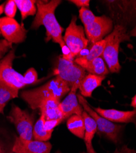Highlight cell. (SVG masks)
I'll return each instance as SVG.
<instances>
[{
	"label": "cell",
	"mask_w": 136,
	"mask_h": 153,
	"mask_svg": "<svg viewBox=\"0 0 136 153\" xmlns=\"http://www.w3.org/2000/svg\"><path fill=\"white\" fill-rule=\"evenodd\" d=\"M61 2L60 0L36 1L38 10L31 25L33 29H37L44 25L46 29V41L52 39L53 42L58 44L61 48L66 45L62 35L64 29L57 21L55 11Z\"/></svg>",
	"instance_id": "6da1fadb"
},
{
	"label": "cell",
	"mask_w": 136,
	"mask_h": 153,
	"mask_svg": "<svg viewBox=\"0 0 136 153\" xmlns=\"http://www.w3.org/2000/svg\"><path fill=\"white\" fill-rule=\"evenodd\" d=\"M71 90L68 85L58 76L44 85L21 93L22 99L33 110L39 109L41 105L50 99L61 100Z\"/></svg>",
	"instance_id": "7a4b0ae2"
},
{
	"label": "cell",
	"mask_w": 136,
	"mask_h": 153,
	"mask_svg": "<svg viewBox=\"0 0 136 153\" xmlns=\"http://www.w3.org/2000/svg\"><path fill=\"white\" fill-rule=\"evenodd\" d=\"M105 40L106 45L102 57L110 72L119 73L121 70L118 59L120 44L131 41L128 30L125 27L115 25L113 31L105 37Z\"/></svg>",
	"instance_id": "3957f363"
},
{
	"label": "cell",
	"mask_w": 136,
	"mask_h": 153,
	"mask_svg": "<svg viewBox=\"0 0 136 153\" xmlns=\"http://www.w3.org/2000/svg\"><path fill=\"white\" fill-rule=\"evenodd\" d=\"M109 11V17L114 26L126 28L136 25V0H107L103 1Z\"/></svg>",
	"instance_id": "277c9868"
},
{
	"label": "cell",
	"mask_w": 136,
	"mask_h": 153,
	"mask_svg": "<svg viewBox=\"0 0 136 153\" xmlns=\"http://www.w3.org/2000/svg\"><path fill=\"white\" fill-rule=\"evenodd\" d=\"M77 98L83 110L95 121L97 124V131L98 134L110 140L115 144H117L124 126L117 124L100 116L90 107L88 102L80 93L77 94Z\"/></svg>",
	"instance_id": "5b68a950"
},
{
	"label": "cell",
	"mask_w": 136,
	"mask_h": 153,
	"mask_svg": "<svg viewBox=\"0 0 136 153\" xmlns=\"http://www.w3.org/2000/svg\"><path fill=\"white\" fill-rule=\"evenodd\" d=\"M86 72L74 61L68 60L61 55L54 71V75L65 82L70 88L76 87L79 89L82 80L86 75Z\"/></svg>",
	"instance_id": "8992f818"
},
{
	"label": "cell",
	"mask_w": 136,
	"mask_h": 153,
	"mask_svg": "<svg viewBox=\"0 0 136 153\" xmlns=\"http://www.w3.org/2000/svg\"><path fill=\"white\" fill-rule=\"evenodd\" d=\"M77 20L76 16H72L63 37V40L74 59L82 50L87 48L89 42L83 27L77 25Z\"/></svg>",
	"instance_id": "52a82bcc"
},
{
	"label": "cell",
	"mask_w": 136,
	"mask_h": 153,
	"mask_svg": "<svg viewBox=\"0 0 136 153\" xmlns=\"http://www.w3.org/2000/svg\"><path fill=\"white\" fill-rule=\"evenodd\" d=\"M7 118L16 126L19 137L28 140L33 139V114H30L28 111L22 110L13 104Z\"/></svg>",
	"instance_id": "ba28073f"
},
{
	"label": "cell",
	"mask_w": 136,
	"mask_h": 153,
	"mask_svg": "<svg viewBox=\"0 0 136 153\" xmlns=\"http://www.w3.org/2000/svg\"><path fill=\"white\" fill-rule=\"evenodd\" d=\"M15 57V50H10L0 61V83L19 90L26 85L24 83L23 76L12 68Z\"/></svg>",
	"instance_id": "9c48e42d"
},
{
	"label": "cell",
	"mask_w": 136,
	"mask_h": 153,
	"mask_svg": "<svg viewBox=\"0 0 136 153\" xmlns=\"http://www.w3.org/2000/svg\"><path fill=\"white\" fill-rule=\"evenodd\" d=\"M114 28L113 21L109 17L103 15L97 17L90 25L84 27L86 37L92 44L100 42L112 33Z\"/></svg>",
	"instance_id": "30bf717a"
},
{
	"label": "cell",
	"mask_w": 136,
	"mask_h": 153,
	"mask_svg": "<svg viewBox=\"0 0 136 153\" xmlns=\"http://www.w3.org/2000/svg\"><path fill=\"white\" fill-rule=\"evenodd\" d=\"M0 31L4 39L12 44L22 42L26 39L27 30L14 19L0 18Z\"/></svg>",
	"instance_id": "8fae6325"
},
{
	"label": "cell",
	"mask_w": 136,
	"mask_h": 153,
	"mask_svg": "<svg viewBox=\"0 0 136 153\" xmlns=\"http://www.w3.org/2000/svg\"><path fill=\"white\" fill-rule=\"evenodd\" d=\"M52 148L48 142L25 140L16 137L12 150L16 153H50Z\"/></svg>",
	"instance_id": "7c38bea8"
},
{
	"label": "cell",
	"mask_w": 136,
	"mask_h": 153,
	"mask_svg": "<svg viewBox=\"0 0 136 153\" xmlns=\"http://www.w3.org/2000/svg\"><path fill=\"white\" fill-rule=\"evenodd\" d=\"M100 116L113 123H132L136 127V110L122 111L116 109H103L100 107L93 108Z\"/></svg>",
	"instance_id": "4fadbf2b"
},
{
	"label": "cell",
	"mask_w": 136,
	"mask_h": 153,
	"mask_svg": "<svg viewBox=\"0 0 136 153\" xmlns=\"http://www.w3.org/2000/svg\"><path fill=\"white\" fill-rule=\"evenodd\" d=\"M77 90L78 88L76 87L71 88L66 98L62 102H60L59 108L63 114L65 120H68L73 114L82 115L84 111L77 98Z\"/></svg>",
	"instance_id": "5bb4252c"
},
{
	"label": "cell",
	"mask_w": 136,
	"mask_h": 153,
	"mask_svg": "<svg viewBox=\"0 0 136 153\" xmlns=\"http://www.w3.org/2000/svg\"><path fill=\"white\" fill-rule=\"evenodd\" d=\"M60 101L56 99H50L45 101L39 108L41 114L46 121H65L63 114L59 108Z\"/></svg>",
	"instance_id": "9a60e30c"
},
{
	"label": "cell",
	"mask_w": 136,
	"mask_h": 153,
	"mask_svg": "<svg viewBox=\"0 0 136 153\" xmlns=\"http://www.w3.org/2000/svg\"><path fill=\"white\" fill-rule=\"evenodd\" d=\"M106 76L91 74L86 75L79 87L80 94L85 97H91L94 90L102 85V83L106 79Z\"/></svg>",
	"instance_id": "2e32d148"
},
{
	"label": "cell",
	"mask_w": 136,
	"mask_h": 153,
	"mask_svg": "<svg viewBox=\"0 0 136 153\" xmlns=\"http://www.w3.org/2000/svg\"><path fill=\"white\" fill-rule=\"evenodd\" d=\"M82 117L85 123L84 142L86 145L87 153H97L92 144V140L97 132V124L94 119L91 117L85 110L82 113Z\"/></svg>",
	"instance_id": "e0dca14e"
},
{
	"label": "cell",
	"mask_w": 136,
	"mask_h": 153,
	"mask_svg": "<svg viewBox=\"0 0 136 153\" xmlns=\"http://www.w3.org/2000/svg\"><path fill=\"white\" fill-rule=\"evenodd\" d=\"M106 45V41L105 39L103 40L92 44V46L90 48L89 53L84 57L76 58L74 59L76 63L81 67L85 64L90 62L94 59L102 56L103 53Z\"/></svg>",
	"instance_id": "ac0fdd59"
},
{
	"label": "cell",
	"mask_w": 136,
	"mask_h": 153,
	"mask_svg": "<svg viewBox=\"0 0 136 153\" xmlns=\"http://www.w3.org/2000/svg\"><path fill=\"white\" fill-rule=\"evenodd\" d=\"M89 74L99 75L106 76L110 72L106 63L102 56L97 58L92 61L85 64L82 66Z\"/></svg>",
	"instance_id": "d6986e66"
},
{
	"label": "cell",
	"mask_w": 136,
	"mask_h": 153,
	"mask_svg": "<svg viewBox=\"0 0 136 153\" xmlns=\"http://www.w3.org/2000/svg\"><path fill=\"white\" fill-rule=\"evenodd\" d=\"M68 130L74 135L83 139L85 136V123L82 115L73 114L67 120Z\"/></svg>",
	"instance_id": "ffe728a7"
},
{
	"label": "cell",
	"mask_w": 136,
	"mask_h": 153,
	"mask_svg": "<svg viewBox=\"0 0 136 153\" xmlns=\"http://www.w3.org/2000/svg\"><path fill=\"white\" fill-rule=\"evenodd\" d=\"M45 118L41 115L39 120L37 121L33 128V138L34 140L41 142H47L52 137L53 131H48L44 126Z\"/></svg>",
	"instance_id": "44dd1931"
},
{
	"label": "cell",
	"mask_w": 136,
	"mask_h": 153,
	"mask_svg": "<svg viewBox=\"0 0 136 153\" xmlns=\"http://www.w3.org/2000/svg\"><path fill=\"white\" fill-rule=\"evenodd\" d=\"M17 8L20 10L22 20L29 16L36 14V1L34 0H14Z\"/></svg>",
	"instance_id": "7402d4cb"
},
{
	"label": "cell",
	"mask_w": 136,
	"mask_h": 153,
	"mask_svg": "<svg viewBox=\"0 0 136 153\" xmlns=\"http://www.w3.org/2000/svg\"><path fill=\"white\" fill-rule=\"evenodd\" d=\"M19 90L0 83V105L6 104L10 100L18 97Z\"/></svg>",
	"instance_id": "603a6c76"
},
{
	"label": "cell",
	"mask_w": 136,
	"mask_h": 153,
	"mask_svg": "<svg viewBox=\"0 0 136 153\" xmlns=\"http://www.w3.org/2000/svg\"><path fill=\"white\" fill-rule=\"evenodd\" d=\"M79 17L84 27H86L95 20L96 16L88 8L82 7L79 10Z\"/></svg>",
	"instance_id": "cb8c5ba5"
},
{
	"label": "cell",
	"mask_w": 136,
	"mask_h": 153,
	"mask_svg": "<svg viewBox=\"0 0 136 153\" xmlns=\"http://www.w3.org/2000/svg\"><path fill=\"white\" fill-rule=\"evenodd\" d=\"M23 76L24 83L26 86L28 85L34 84L38 81V73H37L35 69L33 68L28 69Z\"/></svg>",
	"instance_id": "d4e9b609"
},
{
	"label": "cell",
	"mask_w": 136,
	"mask_h": 153,
	"mask_svg": "<svg viewBox=\"0 0 136 153\" xmlns=\"http://www.w3.org/2000/svg\"><path fill=\"white\" fill-rule=\"evenodd\" d=\"M17 5L14 0H9L6 4L4 6V13L6 17L14 19L17 12Z\"/></svg>",
	"instance_id": "484cf974"
},
{
	"label": "cell",
	"mask_w": 136,
	"mask_h": 153,
	"mask_svg": "<svg viewBox=\"0 0 136 153\" xmlns=\"http://www.w3.org/2000/svg\"><path fill=\"white\" fill-rule=\"evenodd\" d=\"M12 44L9 42L6 39L0 40V59H1L4 55L12 48Z\"/></svg>",
	"instance_id": "4316f807"
},
{
	"label": "cell",
	"mask_w": 136,
	"mask_h": 153,
	"mask_svg": "<svg viewBox=\"0 0 136 153\" xmlns=\"http://www.w3.org/2000/svg\"><path fill=\"white\" fill-rule=\"evenodd\" d=\"M62 122L58 121V120H51V121H46L45 120V124L44 126L45 129L48 131H54V129L56 126L59 125L60 123Z\"/></svg>",
	"instance_id": "83f0119b"
},
{
	"label": "cell",
	"mask_w": 136,
	"mask_h": 153,
	"mask_svg": "<svg viewBox=\"0 0 136 153\" xmlns=\"http://www.w3.org/2000/svg\"><path fill=\"white\" fill-rule=\"evenodd\" d=\"M69 2L72 3L78 7L88 8L90 1V0H72V1H69Z\"/></svg>",
	"instance_id": "f1b7e54d"
},
{
	"label": "cell",
	"mask_w": 136,
	"mask_h": 153,
	"mask_svg": "<svg viewBox=\"0 0 136 153\" xmlns=\"http://www.w3.org/2000/svg\"><path fill=\"white\" fill-rule=\"evenodd\" d=\"M128 34L130 37H136V25L130 31L128 32Z\"/></svg>",
	"instance_id": "f546056e"
},
{
	"label": "cell",
	"mask_w": 136,
	"mask_h": 153,
	"mask_svg": "<svg viewBox=\"0 0 136 153\" xmlns=\"http://www.w3.org/2000/svg\"><path fill=\"white\" fill-rule=\"evenodd\" d=\"M131 105V107H132L134 109L136 110V94L132 98Z\"/></svg>",
	"instance_id": "4dcf8cb0"
},
{
	"label": "cell",
	"mask_w": 136,
	"mask_h": 153,
	"mask_svg": "<svg viewBox=\"0 0 136 153\" xmlns=\"http://www.w3.org/2000/svg\"><path fill=\"white\" fill-rule=\"evenodd\" d=\"M5 6V4H3L1 6H0V15H1L3 12L4 11V7Z\"/></svg>",
	"instance_id": "1f68e13d"
},
{
	"label": "cell",
	"mask_w": 136,
	"mask_h": 153,
	"mask_svg": "<svg viewBox=\"0 0 136 153\" xmlns=\"http://www.w3.org/2000/svg\"><path fill=\"white\" fill-rule=\"evenodd\" d=\"M5 107H6V104L0 105V113L3 114V111H4V109Z\"/></svg>",
	"instance_id": "d6a6232c"
},
{
	"label": "cell",
	"mask_w": 136,
	"mask_h": 153,
	"mask_svg": "<svg viewBox=\"0 0 136 153\" xmlns=\"http://www.w3.org/2000/svg\"><path fill=\"white\" fill-rule=\"evenodd\" d=\"M0 153H3V148L1 145H0Z\"/></svg>",
	"instance_id": "836d02e7"
},
{
	"label": "cell",
	"mask_w": 136,
	"mask_h": 153,
	"mask_svg": "<svg viewBox=\"0 0 136 153\" xmlns=\"http://www.w3.org/2000/svg\"><path fill=\"white\" fill-rule=\"evenodd\" d=\"M56 153H61V152L59 151H57Z\"/></svg>",
	"instance_id": "e575fe53"
},
{
	"label": "cell",
	"mask_w": 136,
	"mask_h": 153,
	"mask_svg": "<svg viewBox=\"0 0 136 153\" xmlns=\"http://www.w3.org/2000/svg\"><path fill=\"white\" fill-rule=\"evenodd\" d=\"M1 31H0V35H1Z\"/></svg>",
	"instance_id": "d590c367"
},
{
	"label": "cell",
	"mask_w": 136,
	"mask_h": 153,
	"mask_svg": "<svg viewBox=\"0 0 136 153\" xmlns=\"http://www.w3.org/2000/svg\"><path fill=\"white\" fill-rule=\"evenodd\" d=\"M82 153H86V152H82Z\"/></svg>",
	"instance_id": "8d00e7d4"
},
{
	"label": "cell",
	"mask_w": 136,
	"mask_h": 153,
	"mask_svg": "<svg viewBox=\"0 0 136 153\" xmlns=\"http://www.w3.org/2000/svg\"><path fill=\"white\" fill-rule=\"evenodd\" d=\"M135 61H136V59H135Z\"/></svg>",
	"instance_id": "74e56055"
}]
</instances>
